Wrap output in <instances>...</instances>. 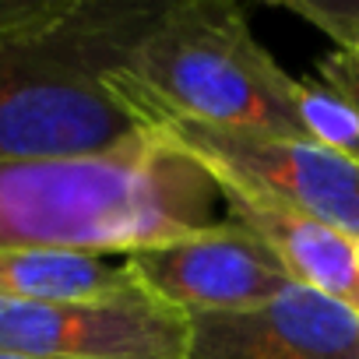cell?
Wrapping results in <instances>:
<instances>
[{
    "label": "cell",
    "instance_id": "6da1fadb",
    "mask_svg": "<svg viewBox=\"0 0 359 359\" xmlns=\"http://www.w3.org/2000/svg\"><path fill=\"white\" fill-rule=\"evenodd\" d=\"M158 8L0 0V162L102 155L158 130L127 81Z\"/></svg>",
    "mask_w": 359,
    "mask_h": 359
},
{
    "label": "cell",
    "instance_id": "7a4b0ae2",
    "mask_svg": "<svg viewBox=\"0 0 359 359\" xmlns=\"http://www.w3.org/2000/svg\"><path fill=\"white\" fill-rule=\"evenodd\" d=\"M222 198L162 127L102 155L0 162V250L127 254L212 229Z\"/></svg>",
    "mask_w": 359,
    "mask_h": 359
},
{
    "label": "cell",
    "instance_id": "3957f363",
    "mask_svg": "<svg viewBox=\"0 0 359 359\" xmlns=\"http://www.w3.org/2000/svg\"><path fill=\"white\" fill-rule=\"evenodd\" d=\"M127 81L158 123L194 120L303 137L296 78L275 64L229 0L162 4L134 46Z\"/></svg>",
    "mask_w": 359,
    "mask_h": 359
},
{
    "label": "cell",
    "instance_id": "277c9868",
    "mask_svg": "<svg viewBox=\"0 0 359 359\" xmlns=\"http://www.w3.org/2000/svg\"><path fill=\"white\" fill-rule=\"evenodd\" d=\"M162 130L198 158L212 180H226L275 205L296 208L359 243V162H348L313 141L165 120Z\"/></svg>",
    "mask_w": 359,
    "mask_h": 359
},
{
    "label": "cell",
    "instance_id": "5b68a950",
    "mask_svg": "<svg viewBox=\"0 0 359 359\" xmlns=\"http://www.w3.org/2000/svg\"><path fill=\"white\" fill-rule=\"evenodd\" d=\"M0 352L36 359H191V317L137 282L67 303L0 296Z\"/></svg>",
    "mask_w": 359,
    "mask_h": 359
},
{
    "label": "cell",
    "instance_id": "8992f818",
    "mask_svg": "<svg viewBox=\"0 0 359 359\" xmlns=\"http://www.w3.org/2000/svg\"><path fill=\"white\" fill-rule=\"evenodd\" d=\"M123 264L141 289L187 317L243 313L292 285L278 257L229 219L194 236L127 250Z\"/></svg>",
    "mask_w": 359,
    "mask_h": 359
},
{
    "label": "cell",
    "instance_id": "52a82bcc",
    "mask_svg": "<svg viewBox=\"0 0 359 359\" xmlns=\"http://www.w3.org/2000/svg\"><path fill=\"white\" fill-rule=\"evenodd\" d=\"M191 359H359V313L292 282L254 310L191 317Z\"/></svg>",
    "mask_w": 359,
    "mask_h": 359
},
{
    "label": "cell",
    "instance_id": "ba28073f",
    "mask_svg": "<svg viewBox=\"0 0 359 359\" xmlns=\"http://www.w3.org/2000/svg\"><path fill=\"white\" fill-rule=\"evenodd\" d=\"M215 187L226 212L222 219L257 236L296 285L324 292L359 313V243L352 236L226 180H215Z\"/></svg>",
    "mask_w": 359,
    "mask_h": 359
},
{
    "label": "cell",
    "instance_id": "9c48e42d",
    "mask_svg": "<svg viewBox=\"0 0 359 359\" xmlns=\"http://www.w3.org/2000/svg\"><path fill=\"white\" fill-rule=\"evenodd\" d=\"M134 275L106 254L78 250H0V296L25 303L92 299L130 285Z\"/></svg>",
    "mask_w": 359,
    "mask_h": 359
},
{
    "label": "cell",
    "instance_id": "30bf717a",
    "mask_svg": "<svg viewBox=\"0 0 359 359\" xmlns=\"http://www.w3.org/2000/svg\"><path fill=\"white\" fill-rule=\"evenodd\" d=\"M296 120L306 141L359 162V109L324 81L296 78Z\"/></svg>",
    "mask_w": 359,
    "mask_h": 359
},
{
    "label": "cell",
    "instance_id": "8fae6325",
    "mask_svg": "<svg viewBox=\"0 0 359 359\" xmlns=\"http://www.w3.org/2000/svg\"><path fill=\"white\" fill-rule=\"evenodd\" d=\"M278 8L310 22L334 50H359V0H278Z\"/></svg>",
    "mask_w": 359,
    "mask_h": 359
},
{
    "label": "cell",
    "instance_id": "7c38bea8",
    "mask_svg": "<svg viewBox=\"0 0 359 359\" xmlns=\"http://www.w3.org/2000/svg\"><path fill=\"white\" fill-rule=\"evenodd\" d=\"M317 74L327 88H334L359 109V50H334V53L320 57Z\"/></svg>",
    "mask_w": 359,
    "mask_h": 359
},
{
    "label": "cell",
    "instance_id": "4fadbf2b",
    "mask_svg": "<svg viewBox=\"0 0 359 359\" xmlns=\"http://www.w3.org/2000/svg\"><path fill=\"white\" fill-rule=\"evenodd\" d=\"M0 359H36V355H8V352H0Z\"/></svg>",
    "mask_w": 359,
    "mask_h": 359
}]
</instances>
